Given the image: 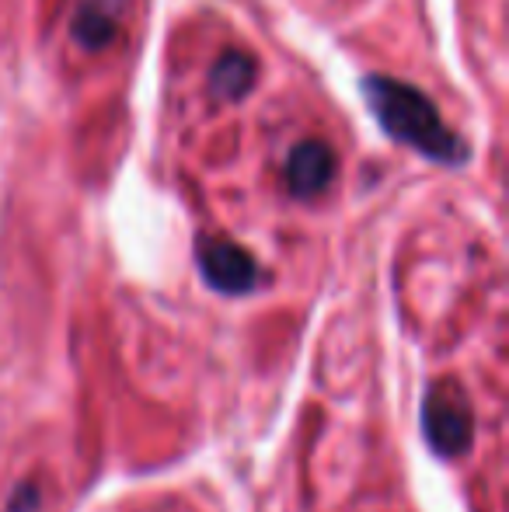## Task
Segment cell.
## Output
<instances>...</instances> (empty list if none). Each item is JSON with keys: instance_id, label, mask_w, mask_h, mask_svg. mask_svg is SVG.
Segmentation results:
<instances>
[{"instance_id": "cell-6", "label": "cell", "mask_w": 509, "mask_h": 512, "mask_svg": "<svg viewBox=\"0 0 509 512\" xmlns=\"http://www.w3.org/2000/svg\"><path fill=\"white\" fill-rule=\"evenodd\" d=\"M213 91L220 98H245L255 84V63L245 53H227L224 60L213 67Z\"/></svg>"}, {"instance_id": "cell-1", "label": "cell", "mask_w": 509, "mask_h": 512, "mask_svg": "<svg viewBox=\"0 0 509 512\" xmlns=\"http://www.w3.org/2000/svg\"><path fill=\"white\" fill-rule=\"evenodd\" d=\"M363 95H367V105L374 108L381 129L398 143L426 154L429 161L447 164V168L468 161L464 140L440 119L436 105L419 88L405 81H391V77H367Z\"/></svg>"}, {"instance_id": "cell-2", "label": "cell", "mask_w": 509, "mask_h": 512, "mask_svg": "<svg viewBox=\"0 0 509 512\" xmlns=\"http://www.w3.org/2000/svg\"><path fill=\"white\" fill-rule=\"evenodd\" d=\"M199 265H203L210 286H217V290H224V293L252 290L255 276H258L252 258L227 241H206L203 248H199Z\"/></svg>"}, {"instance_id": "cell-3", "label": "cell", "mask_w": 509, "mask_h": 512, "mask_svg": "<svg viewBox=\"0 0 509 512\" xmlns=\"http://www.w3.org/2000/svg\"><path fill=\"white\" fill-rule=\"evenodd\" d=\"M335 178V154L318 140H304L293 147L286 161V182L293 196H318Z\"/></svg>"}, {"instance_id": "cell-4", "label": "cell", "mask_w": 509, "mask_h": 512, "mask_svg": "<svg viewBox=\"0 0 509 512\" xmlns=\"http://www.w3.org/2000/svg\"><path fill=\"white\" fill-rule=\"evenodd\" d=\"M426 432L436 450L461 453L471 436V415L454 394H433L426 405Z\"/></svg>"}, {"instance_id": "cell-5", "label": "cell", "mask_w": 509, "mask_h": 512, "mask_svg": "<svg viewBox=\"0 0 509 512\" xmlns=\"http://www.w3.org/2000/svg\"><path fill=\"white\" fill-rule=\"evenodd\" d=\"M112 0H88L74 21V35L84 49H105L116 35V18H112Z\"/></svg>"}]
</instances>
